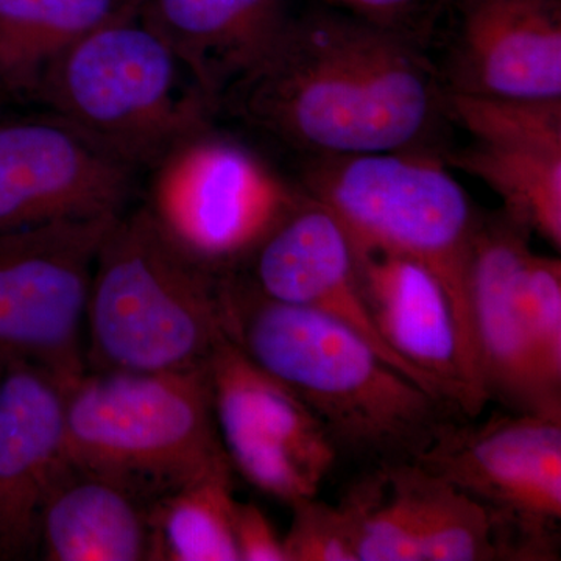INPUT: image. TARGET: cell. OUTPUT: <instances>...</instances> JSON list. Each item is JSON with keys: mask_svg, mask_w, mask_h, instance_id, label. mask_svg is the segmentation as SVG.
I'll return each instance as SVG.
<instances>
[{"mask_svg": "<svg viewBox=\"0 0 561 561\" xmlns=\"http://www.w3.org/2000/svg\"><path fill=\"white\" fill-rule=\"evenodd\" d=\"M519 297L546 381L561 393V262L529 250L519 271Z\"/></svg>", "mask_w": 561, "mask_h": 561, "instance_id": "cell-23", "label": "cell"}, {"mask_svg": "<svg viewBox=\"0 0 561 561\" xmlns=\"http://www.w3.org/2000/svg\"><path fill=\"white\" fill-rule=\"evenodd\" d=\"M38 106L87 133L140 179L217 117L139 7L73 44L50 69Z\"/></svg>", "mask_w": 561, "mask_h": 561, "instance_id": "cell-6", "label": "cell"}, {"mask_svg": "<svg viewBox=\"0 0 561 561\" xmlns=\"http://www.w3.org/2000/svg\"><path fill=\"white\" fill-rule=\"evenodd\" d=\"M208 371L232 470L289 505L317 496L339 453L316 413L228 337L214 350Z\"/></svg>", "mask_w": 561, "mask_h": 561, "instance_id": "cell-11", "label": "cell"}, {"mask_svg": "<svg viewBox=\"0 0 561 561\" xmlns=\"http://www.w3.org/2000/svg\"><path fill=\"white\" fill-rule=\"evenodd\" d=\"M234 541L241 561H286L283 537L253 502H236Z\"/></svg>", "mask_w": 561, "mask_h": 561, "instance_id": "cell-26", "label": "cell"}, {"mask_svg": "<svg viewBox=\"0 0 561 561\" xmlns=\"http://www.w3.org/2000/svg\"><path fill=\"white\" fill-rule=\"evenodd\" d=\"M394 465L411 504L421 561L500 560L493 522L481 504L416 461Z\"/></svg>", "mask_w": 561, "mask_h": 561, "instance_id": "cell-22", "label": "cell"}, {"mask_svg": "<svg viewBox=\"0 0 561 561\" xmlns=\"http://www.w3.org/2000/svg\"><path fill=\"white\" fill-rule=\"evenodd\" d=\"M413 461L489 512L500 560L557 559L561 415L512 412L481 424L448 420Z\"/></svg>", "mask_w": 561, "mask_h": 561, "instance_id": "cell-8", "label": "cell"}, {"mask_svg": "<svg viewBox=\"0 0 561 561\" xmlns=\"http://www.w3.org/2000/svg\"><path fill=\"white\" fill-rule=\"evenodd\" d=\"M446 113L471 142L443 161L486 184L508 219L560 251L561 99L519 101L446 91Z\"/></svg>", "mask_w": 561, "mask_h": 561, "instance_id": "cell-12", "label": "cell"}, {"mask_svg": "<svg viewBox=\"0 0 561 561\" xmlns=\"http://www.w3.org/2000/svg\"><path fill=\"white\" fill-rule=\"evenodd\" d=\"M459 31L440 72L446 91L561 99V0H456Z\"/></svg>", "mask_w": 561, "mask_h": 561, "instance_id": "cell-16", "label": "cell"}, {"mask_svg": "<svg viewBox=\"0 0 561 561\" xmlns=\"http://www.w3.org/2000/svg\"><path fill=\"white\" fill-rule=\"evenodd\" d=\"M351 16L359 18L387 31L421 38L430 0H323Z\"/></svg>", "mask_w": 561, "mask_h": 561, "instance_id": "cell-25", "label": "cell"}, {"mask_svg": "<svg viewBox=\"0 0 561 561\" xmlns=\"http://www.w3.org/2000/svg\"><path fill=\"white\" fill-rule=\"evenodd\" d=\"M236 272L265 297L311 309L356 332L391 367L449 402L431 376L402 359L383 342L362 294L348 234L330 210L305 192Z\"/></svg>", "mask_w": 561, "mask_h": 561, "instance_id": "cell-13", "label": "cell"}, {"mask_svg": "<svg viewBox=\"0 0 561 561\" xmlns=\"http://www.w3.org/2000/svg\"><path fill=\"white\" fill-rule=\"evenodd\" d=\"M364 300L383 342L426 373L467 419L483 411L472 393L448 295L423 265L383 251L354 249Z\"/></svg>", "mask_w": 561, "mask_h": 561, "instance_id": "cell-17", "label": "cell"}, {"mask_svg": "<svg viewBox=\"0 0 561 561\" xmlns=\"http://www.w3.org/2000/svg\"><path fill=\"white\" fill-rule=\"evenodd\" d=\"M142 179L54 111L0 116V231L114 219Z\"/></svg>", "mask_w": 561, "mask_h": 561, "instance_id": "cell-10", "label": "cell"}, {"mask_svg": "<svg viewBox=\"0 0 561 561\" xmlns=\"http://www.w3.org/2000/svg\"><path fill=\"white\" fill-rule=\"evenodd\" d=\"M221 111L309 158L430 150L448 117L421 41L324 10L289 18Z\"/></svg>", "mask_w": 561, "mask_h": 561, "instance_id": "cell-1", "label": "cell"}, {"mask_svg": "<svg viewBox=\"0 0 561 561\" xmlns=\"http://www.w3.org/2000/svg\"><path fill=\"white\" fill-rule=\"evenodd\" d=\"M221 309L227 337L316 413L337 453L415 460L456 411L356 332L265 297L239 272L225 275Z\"/></svg>", "mask_w": 561, "mask_h": 561, "instance_id": "cell-2", "label": "cell"}, {"mask_svg": "<svg viewBox=\"0 0 561 561\" xmlns=\"http://www.w3.org/2000/svg\"><path fill=\"white\" fill-rule=\"evenodd\" d=\"M144 205L195 261L227 275L300 201L260 153L216 125L183 140L142 176Z\"/></svg>", "mask_w": 561, "mask_h": 561, "instance_id": "cell-7", "label": "cell"}, {"mask_svg": "<svg viewBox=\"0 0 561 561\" xmlns=\"http://www.w3.org/2000/svg\"><path fill=\"white\" fill-rule=\"evenodd\" d=\"M140 0H0V103L38 106L55 62Z\"/></svg>", "mask_w": 561, "mask_h": 561, "instance_id": "cell-20", "label": "cell"}, {"mask_svg": "<svg viewBox=\"0 0 561 561\" xmlns=\"http://www.w3.org/2000/svg\"><path fill=\"white\" fill-rule=\"evenodd\" d=\"M291 523L283 537L286 561H359L348 513L308 497L290 505Z\"/></svg>", "mask_w": 561, "mask_h": 561, "instance_id": "cell-24", "label": "cell"}, {"mask_svg": "<svg viewBox=\"0 0 561 561\" xmlns=\"http://www.w3.org/2000/svg\"><path fill=\"white\" fill-rule=\"evenodd\" d=\"M231 474L210 476L151 505V560L239 561Z\"/></svg>", "mask_w": 561, "mask_h": 561, "instance_id": "cell-21", "label": "cell"}, {"mask_svg": "<svg viewBox=\"0 0 561 561\" xmlns=\"http://www.w3.org/2000/svg\"><path fill=\"white\" fill-rule=\"evenodd\" d=\"M224 279L181 249L142 202L131 206L95 257L84 313L87 370L206 367L227 337Z\"/></svg>", "mask_w": 561, "mask_h": 561, "instance_id": "cell-3", "label": "cell"}, {"mask_svg": "<svg viewBox=\"0 0 561 561\" xmlns=\"http://www.w3.org/2000/svg\"><path fill=\"white\" fill-rule=\"evenodd\" d=\"M116 219L0 231V365L28 362L68 382L87 370L92 271Z\"/></svg>", "mask_w": 561, "mask_h": 561, "instance_id": "cell-9", "label": "cell"}, {"mask_svg": "<svg viewBox=\"0 0 561 561\" xmlns=\"http://www.w3.org/2000/svg\"><path fill=\"white\" fill-rule=\"evenodd\" d=\"M530 232L501 216L481 217L470 275L472 330L486 400L513 413L561 415V393L542 375L519 297Z\"/></svg>", "mask_w": 561, "mask_h": 561, "instance_id": "cell-14", "label": "cell"}, {"mask_svg": "<svg viewBox=\"0 0 561 561\" xmlns=\"http://www.w3.org/2000/svg\"><path fill=\"white\" fill-rule=\"evenodd\" d=\"M139 13L219 103L267 54L289 18L280 0H140Z\"/></svg>", "mask_w": 561, "mask_h": 561, "instance_id": "cell-18", "label": "cell"}, {"mask_svg": "<svg viewBox=\"0 0 561 561\" xmlns=\"http://www.w3.org/2000/svg\"><path fill=\"white\" fill-rule=\"evenodd\" d=\"M66 445L77 467L157 502L210 476L231 474L208 365L187 371L84 370L66 393Z\"/></svg>", "mask_w": 561, "mask_h": 561, "instance_id": "cell-5", "label": "cell"}, {"mask_svg": "<svg viewBox=\"0 0 561 561\" xmlns=\"http://www.w3.org/2000/svg\"><path fill=\"white\" fill-rule=\"evenodd\" d=\"M300 190L341 221L354 249L397 254L437 278L451 302L472 393L485 408L470 302L481 216L443 158L431 150L309 158Z\"/></svg>", "mask_w": 561, "mask_h": 561, "instance_id": "cell-4", "label": "cell"}, {"mask_svg": "<svg viewBox=\"0 0 561 561\" xmlns=\"http://www.w3.org/2000/svg\"><path fill=\"white\" fill-rule=\"evenodd\" d=\"M69 383L28 362L0 365V560L38 551L41 511L69 463Z\"/></svg>", "mask_w": 561, "mask_h": 561, "instance_id": "cell-15", "label": "cell"}, {"mask_svg": "<svg viewBox=\"0 0 561 561\" xmlns=\"http://www.w3.org/2000/svg\"><path fill=\"white\" fill-rule=\"evenodd\" d=\"M151 505L69 460L41 511L38 551L47 561L151 560Z\"/></svg>", "mask_w": 561, "mask_h": 561, "instance_id": "cell-19", "label": "cell"}]
</instances>
